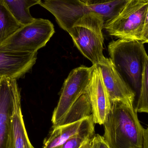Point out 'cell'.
I'll return each mask as SVG.
<instances>
[{"label": "cell", "instance_id": "cell-1", "mask_svg": "<svg viewBox=\"0 0 148 148\" xmlns=\"http://www.w3.org/2000/svg\"><path fill=\"white\" fill-rule=\"evenodd\" d=\"M93 69V66H81L70 73L53 112V128L78 121L92 114L88 86Z\"/></svg>", "mask_w": 148, "mask_h": 148}, {"label": "cell", "instance_id": "cell-2", "mask_svg": "<svg viewBox=\"0 0 148 148\" xmlns=\"http://www.w3.org/2000/svg\"><path fill=\"white\" fill-rule=\"evenodd\" d=\"M103 125V136L110 148H142L145 129L134 104L121 101L111 103Z\"/></svg>", "mask_w": 148, "mask_h": 148}, {"label": "cell", "instance_id": "cell-3", "mask_svg": "<svg viewBox=\"0 0 148 148\" xmlns=\"http://www.w3.org/2000/svg\"><path fill=\"white\" fill-rule=\"evenodd\" d=\"M109 59L131 89L139 95L143 66L148 59L144 43L134 40L120 39L108 45Z\"/></svg>", "mask_w": 148, "mask_h": 148}, {"label": "cell", "instance_id": "cell-4", "mask_svg": "<svg viewBox=\"0 0 148 148\" xmlns=\"http://www.w3.org/2000/svg\"><path fill=\"white\" fill-rule=\"evenodd\" d=\"M129 1L86 5L79 0H42L39 5L51 13L59 26L68 32L78 19L91 12L101 15L106 23L117 16Z\"/></svg>", "mask_w": 148, "mask_h": 148}, {"label": "cell", "instance_id": "cell-5", "mask_svg": "<svg viewBox=\"0 0 148 148\" xmlns=\"http://www.w3.org/2000/svg\"><path fill=\"white\" fill-rule=\"evenodd\" d=\"M148 1L129 0L114 18L104 24L111 36L148 42Z\"/></svg>", "mask_w": 148, "mask_h": 148}, {"label": "cell", "instance_id": "cell-6", "mask_svg": "<svg viewBox=\"0 0 148 148\" xmlns=\"http://www.w3.org/2000/svg\"><path fill=\"white\" fill-rule=\"evenodd\" d=\"M54 33V25L49 20L35 18L0 44V50L36 53L46 45Z\"/></svg>", "mask_w": 148, "mask_h": 148}, {"label": "cell", "instance_id": "cell-7", "mask_svg": "<svg viewBox=\"0 0 148 148\" xmlns=\"http://www.w3.org/2000/svg\"><path fill=\"white\" fill-rule=\"evenodd\" d=\"M101 27L74 26L68 33L82 54L93 63L99 64L104 58V38Z\"/></svg>", "mask_w": 148, "mask_h": 148}, {"label": "cell", "instance_id": "cell-8", "mask_svg": "<svg viewBox=\"0 0 148 148\" xmlns=\"http://www.w3.org/2000/svg\"><path fill=\"white\" fill-rule=\"evenodd\" d=\"M93 66L88 86L89 96L94 123L102 125L104 124L109 114L111 103L101 69L97 65Z\"/></svg>", "mask_w": 148, "mask_h": 148}, {"label": "cell", "instance_id": "cell-9", "mask_svg": "<svg viewBox=\"0 0 148 148\" xmlns=\"http://www.w3.org/2000/svg\"><path fill=\"white\" fill-rule=\"evenodd\" d=\"M97 65L101 71L111 103L121 101L134 104L135 93L118 73L111 60L105 57Z\"/></svg>", "mask_w": 148, "mask_h": 148}, {"label": "cell", "instance_id": "cell-10", "mask_svg": "<svg viewBox=\"0 0 148 148\" xmlns=\"http://www.w3.org/2000/svg\"><path fill=\"white\" fill-rule=\"evenodd\" d=\"M36 53L0 50V78H20L29 72L35 64Z\"/></svg>", "mask_w": 148, "mask_h": 148}, {"label": "cell", "instance_id": "cell-11", "mask_svg": "<svg viewBox=\"0 0 148 148\" xmlns=\"http://www.w3.org/2000/svg\"><path fill=\"white\" fill-rule=\"evenodd\" d=\"M0 78V148H7L9 128L15 105L14 82Z\"/></svg>", "mask_w": 148, "mask_h": 148}, {"label": "cell", "instance_id": "cell-12", "mask_svg": "<svg viewBox=\"0 0 148 148\" xmlns=\"http://www.w3.org/2000/svg\"><path fill=\"white\" fill-rule=\"evenodd\" d=\"M15 105L10 123L7 148H35L30 141L21 108V96L17 82H14Z\"/></svg>", "mask_w": 148, "mask_h": 148}, {"label": "cell", "instance_id": "cell-13", "mask_svg": "<svg viewBox=\"0 0 148 148\" xmlns=\"http://www.w3.org/2000/svg\"><path fill=\"white\" fill-rule=\"evenodd\" d=\"M87 117L75 122L53 128L48 137L43 141V148H55L61 146L80 130Z\"/></svg>", "mask_w": 148, "mask_h": 148}, {"label": "cell", "instance_id": "cell-14", "mask_svg": "<svg viewBox=\"0 0 148 148\" xmlns=\"http://www.w3.org/2000/svg\"><path fill=\"white\" fill-rule=\"evenodd\" d=\"M23 26L12 14L3 1L0 0V44Z\"/></svg>", "mask_w": 148, "mask_h": 148}, {"label": "cell", "instance_id": "cell-15", "mask_svg": "<svg viewBox=\"0 0 148 148\" xmlns=\"http://www.w3.org/2000/svg\"><path fill=\"white\" fill-rule=\"evenodd\" d=\"M16 19L22 25L32 22L34 18L31 16L30 8L36 5L30 0H3Z\"/></svg>", "mask_w": 148, "mask_h": 148}, {"label": "cell", "instance_id": "cell-16", "mask_svg": "<svg viewBox=\"0 0 148 148\" xmlns=\"http://www.w3.org/2000/svg\"><path fill=\"white\" fill-rule=\"evenodd\" d=\"M94 135V123L91 114L87 117L80 130L68 139L60 148H80L87 140L92 139Z\"/></svg>", "mask_w": 148, "mask_h": 148}, {"label": "cell", "instance_id": "cell-17", "mask_svg": "<svg viewBox=\"0 0 148 148\" xmlns=\"http://www.w3.org/2000/svg\"><path fill=\"white\" fill-rule=\"evenodd\" d=\"M148 59L144 63L137 104L135 108L137 112L148 113Z\"/></svg>", "mask_w": 148, "mask_h": 148}, {"label": "cell", "instance_id": "cell-18", "mask_svg": "<svg viewBox=\"0 0 148 148\" xmlns=\"http://www.w3.org/2000/svg\"><path fill=\"white\" fill-rule=\"evenodd\" d=\"M89 148H110L102 136L95 134L91 140Z\"/></svg>", "mask_w": 148, "mask_h": 148}, {"label": "cell", "instance_id": "cell-19", "mask_svg": "<svg viewBox=\"0 0 148 148\" xmlns=\"http://www.w3.org/2000/svg\"><path fill=\"white\" fill-rule=\"evenodd\" d=\"M142 148H148V129H145L143 137Z\"/></svg>", "mask_w": 148, "mask_h": 148}, {"label": "cell", "instance_id": "cell-20", "mask_svg": "<svg viewBox=\"0 0 148 148\" xmlns=\"http://www.w3.org/2000/svg\"><path fill=\"white\" fill-rule=\"evenodd\" d=\"M114 1L115 0H91L90 5L91 4H103V3L110 2Z\"/></svg>", "mask_w": 148, "mask_h": 148}, {"label": "cell", "instance_id": "cell-21", "mask_svg": "<svg viewBox=\"0 0 148 148\" xmlns=\"http://www.w3.org/2000/svg\"><path fill=\"white\" fill-rule=\"evenodd\" d=\"M91 140H92V139L87 140V141H86L83 143L82 146L80 148H89L90 141H91Z\"/></svg>", "mask_w": 148, "mask_h": 148}, {"label": "cell", "instance_id": "cell-22", "mask_svg": "<svg viewBox=\"0 0 148 148\" xmlns=\"http://www.w3.org/2000/svg\"><path fill=\"white\" fill-rule=\"evenodd\" d=\"M80 2L86 5H90L91 0H79Z\"/></svg>", "mask_w": 148, "mask_h": 148}, {"label": "cell", "instance_id": "cell-23", "mask_svg": "<svg viewBox=\"0 0 148 148\" xmlns=\"http://www.w3.org/2000/svg\"><path fill=\"white\" fill-rule=\"evenodd\" d=\"M30 1L33 2L36 5V4H40V2H41L42 0H30Z\"/></svg>", "mask_w": 148, "mask_h": 148}, {"label": "cell", "instance_id": "cell-24", "mask_svg": "<svg viewBox=\"0 0 148 148\" xmlns=\"http://www.w3.org/2000/svg\"><path fill=\"white\" fill-rule=\"evenodd\" d=\"M60 148V147H56V148Z\"/></svg>", "mask_w": 148, "mask_h": 148}, {"label": "cell", "instance_id": "cell-25", "mask_svg": "<svg viewBox=\"0 0 148 148\" xmlns=\"http://www.w3.org/2000/svg\"><path fill=\"white\" fill-rule=\"evenodd\" d=\"M142 1H148V0H142Z\"/></svg>", "mask_w": 148, "mask_h": 148}]
</instances>
